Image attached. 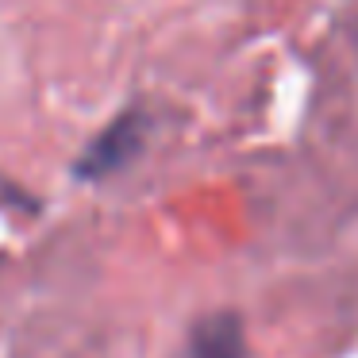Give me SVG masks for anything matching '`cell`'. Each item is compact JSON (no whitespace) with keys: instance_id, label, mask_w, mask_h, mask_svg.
<instances>
[{"instance_id":"obj_1","label":"cell","mask_w":358,"mask_h":358,"mask_svg":"<svg viewBox=\"0 0 358 358\" xmlns=\"http://www.w3.org/2000/svg\"><path fill=\"white\" fill-rule=\"evenodd\" d=\"M147 127H150V120L143 116L139 108L120 112V116L112 120V124L104 127V131L96 135L93 143H89L85 155L78 158V166H73V178H78V181H101V178H108V173L124 170V166L143 150Z\"/></svg>"},{"instance_id":"obj_2","label":"cell","mask_w":358,"mask_h":358,"mask_svg":"<svg viewBox=\"0 0 358 358\" xmlns=\"http://www.w3.org/2000/svg\"><path fill=\"white\" fill-rule=\"evenodd\" d=\"M181 358H243V324L231 312L204 316L189 331L185 355Z\"/></svg>"}]
</instances>
